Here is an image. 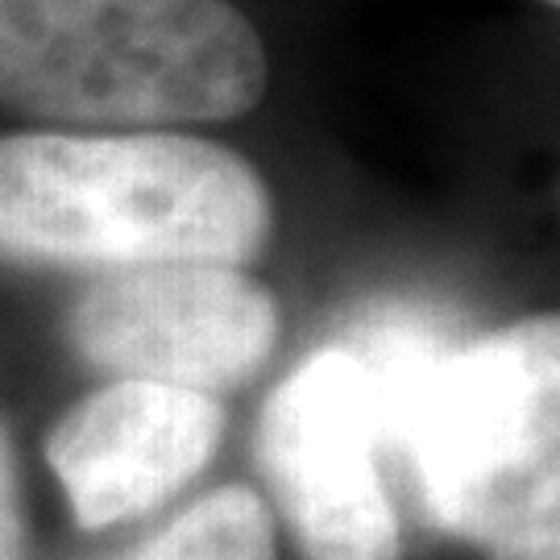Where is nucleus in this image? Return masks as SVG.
Returning a JSON list of instances; mask_svg holds the SVG:
<instances>
[{
    "mask_svg": "<svg viewBox=\"0 0 560 560\" xmlns=\"http://www.w3.org/2000/svg\"><path fill=\"white\" fill-rule=\"evenodd\" d=\"M378 441L399 448L428 520L490 560H557L560 324L536 316L469 349L374 324L358 349Z\"/></svg>",
    "mask_w": 560,
    "mask_h": 560,
    "instance_id": "obj_1",
    "label": "nucleus"
},
{
    "mask_svg": "<svg viewBox=\"0 0 560 560\" xmlns=\"http://www.w3.org/2000/svg\"><path fill=\"white\" fill-rule=\"evenodd\" d=\"M275 203L233 150L183 133L0 138V258L38 266H245Z\"/></svg>",
    "mask_w": 560,
    "mask_h": 560,
    "instance_id": "obj_2",
    "label": "nucleus"
},
{
    "mask_svg": "<svg viewBox=\"0 0 560 560\" xmlns=\"http://www.w3.org/2000/svg\"><path fill=\"white\" fill-rule=\"evenodd\" d=\"M270 62L229 0H0V104L67 125L258 108Z\"/></svg>",
    "mask_w": 560,
    "mask_h": 560,
    "instance_id": "obj_3",
    "label": "nucleus"
},
{
    "mask_svg": "<svg viewBox=\"0 0 560 560\" xmlns=\"http://www.w3.org/2000/svg\"><path fill=\"white\" fill-rule=\"evenodd\" d=\"M279 340V303L241 266L171 261L108 270L71 307L88 365L179 390H233Z\"/></svg>",
    "mask_w": 560,
    "mask_h": 560,
    "instance_id": "obj_4",
    "label": "nucleus"
},
{
    "mask_svg": "<svg viewBox=\"0 0 560 560\" xmlns=\"http://www.w3.org/2000/svg\"><path fill=\"white\" fill-rule=\"evenodd\" d=\"M370 390L345 349L303 361L270 395L258 460L307 560H399Z\"/></svg>",
    "mask_w": 560,
    "mask_h": 560,
    "instance_id": "obj_5",
    "label": "nucleus"
},
{
    "mask_svg": "<svg viewBox=\"0 0 560 560\" xmlns=\"http://www.w3.org/2000/svg\"><path fill=\"white\" fill-rule=\"evenodd\" d=\"M212 395L120 378L67 411L46 441L80 527H113L179 494L217 453Z\"/></svg>",
    "mask_w": 560,
    "mask_h": 560,
    "instance_id": "obj_6",
    "label": "nucleus"
},
{
    "mask_svg": "<svg viewBox=\"0 0 560 560\" xmlns=\"http://www.w3.org/2000/svg\"><path fill=\"white\" fill-rule=\"evenodd\" d=\"M120 560H275V527L254 490L224 486Z\"/></svg>",
    "mask_w": 560,
    "mask_h": 560,
    "instance_id": "obj_7",
    "label": "nucleus"
},
{
    "mask_svg": "<svg viewBox=\"0 0 560 560\" xmlns=\"http://www.w3.org/2000/svg\"><path fill=\"white\" fill-rule=\"evenodd\" d=\"M21 557V523H18V494H13V457L0 428V560Z\"/></svg>",
    "mask_w": 560,
    "mask_h": 560,
    "instance_id": "obj_8",
    "label": "nucleus"
},
{
    "mask_svg": "<svg viewBox=\"0 0 560 560\" xmlns=\"http://www.w3.org/2000/svg\"><path fill=\"white\" fill-rule=\"evenodd\" d=\"M544 4H557V0H544Z\"/></svg>",
    "mask_w": 560,
    "mask_h": 560,
    "instance_id": "obj_9",
    "label": "nucleus"
}]
</instances>
